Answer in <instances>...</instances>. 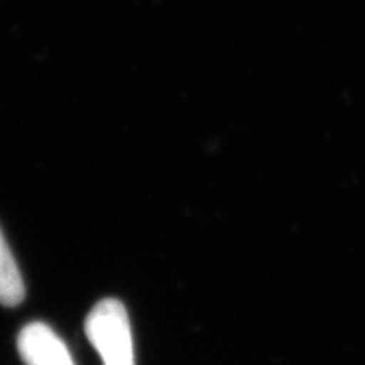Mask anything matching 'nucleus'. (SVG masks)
Listing matches in <instances>:
<instances>
[{"instance_id":"nucleus-1","label":"nucleus","mask_w":365,"mask_h":365,"mask_svg":"<svg viewBox=\"0 0 365 365\" xmlns=\"http://www.w3.org/2000/svg\"><path fill=\"white\" fill-rule=\"evenodd\" d=\"M85 333L103 365H134L129 313L118 299H102L85 319Z\"/></svg>"},{"instance_id":"nucleus-2","label":"nucleus","mask_w":365,"mask_h":365,"mask_svg":"<svg viewBox=\"0 0 365 365\" xmlns=\"http://www.w3.org/2000/svg\"><path fill=\"white\" fill-rule=\"evenodd\" d=\"M17 350L26 365H75L70 350L44 323H29L17 336Z\"/></svg>"},{"instance_id":"nucleus-3","label":"nucleus","mask_w":365,"mask_h":365,"mask_svg":"<svg viewBox=\"0 0 365 365\" xmlns=\"http://www.w3.org/2000/svg\"><path fill=\"white\" fill-rule=\"evenodd\" d=\"M26 296L24 279H22L16 259L9 249L6 237L0 230V304L17 307Z\"/></svg>"}]
</instances>
